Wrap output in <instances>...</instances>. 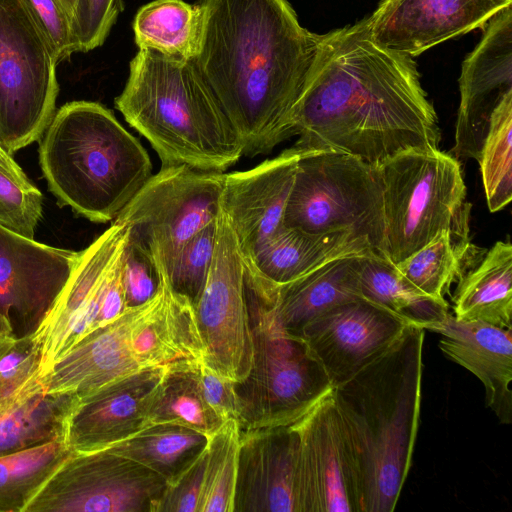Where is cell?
Listing matches in <instances>:
<instances>
[{
    "mask_svg": "<svg viewBox=\"0 0 512 512\" xmlns=\"http://www.w3.org/2000/svg\"><path fill=\"white\" fill-rule=\"evenodd\" d=\"M454 317L512 329V245L497 241L480 263L462 273L453 298Z\"/></svg>",
    "mask_w": 512,
    "mask_h": 512,
    "instance_id": "27",
    "label": "cell"
},
{
    "mask_svg": "<svg viewBox=\"0 0 512 512\" xmlns=\"http://www.w3.org/2000/svg\"><path fill=\"white\" fill-rule=\"evenodd\" d=\"M194 313L203 362L234 383L249 375L253 340L246 296V273L237 241L220 207L212 263Z\"/></svg>",
    "mask_w": 512,
    "mask_h": 512,
    "instance_id": "12",
    "label": "cell"
},
{
    "mask_svg": "<svg viewBox=\"0 0 512 512\" xmlns=\"http://www.w3.org/2000/svg\"><path fill=\"white\" fill-rule=\"evenodd\" d=\"M40 365L41 354L32 335L17 336L0 358V415L43 392Z\"/></svg>",
    "mask_w": 512,
    "mask_h": 512,
    "instance_id": "37",
    "label": "cell"
},
{
    "mask_svg": "<svg viewBox=\"0 0 512 512\" xmlns=\"http://www.w3.org/2000/svg\"><path fill=\"white\" fill-rule=\"evenodd\" d=\"M126 307L149 301L161 284L159 269L146 248L129 237L122 259Z\"/></svg>",
    "mask_w": 512,
    "mask_h": 512,
    "instance_id": "41",
    "label": "cell"
},
{
    "mask_svg": "<svg viewBox=\"0 0 512 512\" xmlns=\"http://www.w3.org/2000/svg\"><path fill=\"white\" fill-rule=\"evenodd\" d=\"M79 251L39 243L0 224V314L33 333L63 289Z\"/></svg>",
    "mask_w": 512,
    "mask_h": 512,
    "instance_id": "16",
    "label": "cell"
},
{
    "mask_svg": "<svg viewBox=\"0 0 512 512\" xmlns=\"http://www.w3.org/2000/svg\"><path fill=\"white\" fill-rule=\"evenodd\" d=\"M408 323L364 297L319 315L301 337L321 362L335 388L383 353Z\"/></svg>",
    "mask_w": 512,
    "mask_h": 512,
    "instance_id": "17",
    "label": "cell"
},
{
    "mask_svg": "<svg viewBox=\"0 0 512 512\" xmlns=\"http://www.w3.org/2000/svg\"><path fill=\"white\" fill-rule=\"evenodd\" d=\"M478 162L488 208L497 212L512 199V95L493 112Z\"/></svg>",
    "mask_w": 512,
    "mask_h": 512,
    "instance_id": "35",
    "label": "cell"
},
{
    "mask_svg": "<svg viewBox=\"0 0 512 512\" xmlns=\"http://www.w3.org/2000/svg\"><path fill=\"white\" fill-rule=\"evenodd\" d=\"M71 453L66 438H62L0 457V512H25Z\"/></svg>",
    "mask_w": 512,
    "mask_h": 512,
    "instance_id": "33",
    "label": "cell"
},
{
    "mask_svg": "<svg viewBox=\"0 0 512 512\" xmlns=\"http://www.w3.org/2000/svg\"><path fill=\"white\" fill-rule=\"evenodd\" d=\"M369 253H375L369 242L351 232L313 234L283 226L242 261L246 281L257 288L271 290L334 259Z\"/></svg>",
    "mask_w": 512,
    "mask_h": 512,
    "instance_id": "24",
    "label": "cell"
},
{
    "mask_svg": "<svg viewBox=\"0 0 512 512\" xmlns=\"http://www.w3.org/2000/svg\"><path fill=\"white\" fill-rule=\"evenodd\" d=\"M57 63L19 0H0V144L41 139L56 113Z\"/></svg>",
    "mask_w": 512,
    "mask_h": 512,
    "instance_id": "9",
    "label": "cell"
},
{
    "mask_svg": "<svg viewBox=\"0 0 512 512\" xmlns=\"http://www.w3.org/2000/svg\"><path fill=\"white\" fill-rule=\"evenodd\" d=\"M198 375L205 400L224 420L239 418V404L235 383L222 377L203 361L199 363Z\"/></svg>",
    "mask_w": 512,
    "mask_h": 512,
    "instance_id": "44",
    "label": "cell"
},
{
    "mask_svg": "<svg viewBox=\"0 0 512 512\" xmlns=\"http://www.w3.org/2000/svg\"><path fill=\"white\" fill-rule=\"evenodd\" d=\"M161 284L131 333V346L141 369L203 361L204 349L194 307L175 293L159 270Z\"/></svg>",
    "mask_w": 512,
    "mask_h": 512,
    "instance_id": "25",
    "label": "cell"
},
{
    "mask_svg": "<svg viewBox=\"0 0 512 512\" xmlns=\"http://www.w3.org/2000/svg\"><path fill=\"white\" fill-rule=\"evenodd\" d=\"M224 173L187 165L163 166L152 175L114 221L166 269L183 245L220 211Z\"/></svg>",
    "mask_w": 512,
    "mask_h": 512,
    "instance_id": "10",
    "label": "cell"
},
{
    "mask_svg": "<svg viewBox=\"0 0 512 512\" xmlns=\"http://www.w3.org/2000/svg\"><path fill=\"white\" fill-rule=\"evenodd\" d=\"M293 147L379 166L411 149H437V114L411 56L377 45L367 18L322 35L296 106Z\"/></svg>",
    "mask_w": 512,
    "mask_h": 512,
    "instance_id": "1",
    "label": "cell"
},
{
    "mask_svg": "<svg viewBox=\"0 0 512 512\" xmlns=\"http://www.w3.org/2000/svg\"><path fill=\"white\" fill-rule=\"evenodd\" d=\"M40 140L49 190L60 206L92 222L114 221L152 176L142 144L97 102L66 103Z\"/></svg>",
    "mask_w": 512,
    "mask_h": 512,
    "instance_id": "5",
    "label": "cell"
},
{
    "mask_svg": "<svg viewBox=\"0 0 512 512\" xmlns=\"http://www.w3.org/2000/svg\"><path fill=\"white\" fill-rule=\"evenodd\" d=\"M128 239V226L113 221L91 244L79 251L63 289L31 333L41 354L40 378L61 356L96 329L110 270Z\"/></svg>",
    "mask_w": 512,
    "mask_h": 512,
    "instance_id": "14",
    "label": "cell"
},
{
    "mask_svg": "<svg viewBox=\"0 0 512 512\" xmlns=\"http://www.w3.org/2000/svg\"><path fill=\"white\" fill-rule=\"evenodd\" d=\"M123 252L116 259L110 270L96 329L113 321L127 309L122 272Z\"/></svg>",
    "mask_w": 512,
    "mask_h": 512,
    "instance_id": "45",
    "label": "cell"
},
{
    "mask_svg": "<svg viewBox=\"0 0 512 512\" xmlns=\"http://www.w3.org/2000/svg\"><path fill=\"white\" fill-rule=\"evenodd\" d=\"M240 427L228 419L208 438L199 512H233Z\"/></svg>",
    "mask_w": 512,
    "mask_h": 512,
    "instance_id": "36",
    "label": "cell"
},
{
    "mask_svg": "<svg viewBox=\"0 0 512 512\" xmlns=\"http://www.w3.org/2000/svg\"><path fill=\"white\" fill-rule=\"evenodd\" d=\"M332 391L292 423L298 435L297 512H361L353 446Z\"/></svg>",
    "mask_w": 512,
    "mask_h": 512,
    "instance_id": "13",
    "label": "cell"
},
{
    "mask_svg": "<svg viewBox=\"0 0 512 512\" xmlns=\"http://www.w3.org/2000/svg\"><path fill=\"white\" fill-rule=\"evenodd\" d=\"M166 488L159 474L107 449L72 451L25 512H156Z\"/></svg>",
    "mask_w": 512,
    "mask_h": 512,
    "instance_id": "11",
    "label": "cell"
},
{
    "mask_svg": "<svg viewBox=\"0 0 512 512\" xmlns=\"http://www.w3.org/2000/svg\"><path fill=\"white\" fill-rule=\"evenodd\" d=\"M217 238V219L189 239L169 266L159 269L170 288L194 306L205 286Z\"/></svg>",
    "mask_w": 512,
    "mask_h": 512,
    "instance_id": "38",
    "label": "cell"
},
{
    "mask_svg": "<svg viewBox=\"0 0 512 512\" xmlns=\"http://www.w3.org/2000/svg\"><path fill=\"white\" fill-rule=\"evenodd\" d=\"M424 329L408 324L333 397L355 455L361 512H391L407 478L417 436Z\"/></svg>",
    "mask_w": 512,
    "mask_h": 512,
    "instance_id": "3",
    "label": "cell"
},
{
    "mask_svg": "<svg viewBox=\"0 0 512 512\" xmlns=\"http://www.w3.org/2000/svg\"><path fill=\"white\" fill-rule=\"evenodd\" d=\"M57 65L78 52L71 19L59 0H19Z\"/></svg>",
    "mask_w": 512,
    "mask_h": 512,
    "instance_id": "39",
    "label": "cell"
},
{
    "mask_svg": "<svg viewBox=\"0 0 512 512\" xmlns=\"http://www.w3.org/2000/svg\"><path fill=\"white\" fill-rule=\"evenodd\" d=\"M462 64L451 155L478 162L495 109L512 95V6L495 14Z\"/></svg>",
    "mask_w": 512,
    "mask_h": 512,
    "instance_id": "15",
    "label": "cell"
},
{
    "mask_svg": "<svg viewBox=\"0 0 512 512\" xmlns=\"http://www.w3.org/2000/svg\"><path fill=\"white\" fill-rule=\"evenodd\" d=\"M207 459V446L167 488L156 512H199Z\"/></svg>",
    "mask_w": 512,
    "mask_h": 512,
    "instance_id": "43",
    "label": "cell"
},
{
    "mask_svg": "<svg viewBox=\"0 0 512 512\" xmlns=\"http://www.w3.org/2000/svg\"><path fill=\"white\" fill-rule=\"evenodd\" d=\"M300 152L291 147L252 169L224 174L220 207L242 259L251 256L284 226Z\"/></svg>",
    "mask_w": 512,
    "mask_h": 512,
    "instance_id": "19",
    "label": "cell"
},
{
    "mask_svg": "<svg viewBox=\"0 0 512 512\" xmlns=\"http://www.w3.org/2000/svg\"><path fill=\"white\" fill-rule=\"evenodd\" d=\"M202 19L198 3L154 0L142 6L135 16V43L139 49L190 61L198 50Z\"/></svg>",
    "mask_w": 512,
    "mask_h": 512,
    "instance_id": "29",
    "label": "cell"
},
{
    "mask_svg": "<svg viewBox=\"0 0 512 512\" xmlns=\"http://www.w3.org/2000/svg\"><path fill=\"white\" fill-rule=\"evenodd\" d=\"M467 236L442 231L428 244L395 264V267L423 293L434 298H444L452 281L463 272L462 263L468 248Z\"/></svg>",
    "mask_w": 512,
    "mask_h": 512,
    "instance_id": "34",
    "label": "cell"
},
{
    "mask_svg": "<svg viewBox=\"0 0 512 512\" xmlns=\"http://www.w3.org/2000/svg\"><path fill=\"white\" fill-rule=\"evenodd\" d=\"M43 197L37 189L28 190L0 170V224L34 239L42 217Z\"/></svg>",
    "mask_w": 512,
    "mask_h": 512,
    "instance_id": "40",
    "label": "cell"
},
{
    "mask_svg": "<svg viewBox=\"0 0 512 512\" xmlns=\"http://www.w3.org/2000/svg\"><path fill=\"white\" fill-rule=\"evenodd\" d=\"M208 437L186 427L154 424L108 451L136 461L173 483L204 451Z\"/></svg>",
    "mask_w": 512,
    "mask_h": 512,
    "instance_id": "30",
    "label": "cell"
},
{
    "mask_svg": "<svg viewBox=\"0 0 512 512\" xmlns=\"http://www.w3.org/2000/svg\"><path fill=\"white\" fill-rule=\"evenodd\" d=\"M191 63L229 119L243 155L270 153L293 136L296 106L322 35L302 27L287 0H200Z\"/></svg>",
    "mask_w": 512,
    "mask_h": 512,
    "instance_id": "2",
    "label": "cell"
},
{
    "mask_svg": "<svg viewBox=\"0 0 512 512\" xmlns=\"http://www.w3.org/2000/svg\"><path fill=\"white\" fill-rule=\"evenodd\" d=\"M168 366L142 369L79 398L66 441L72 451H92L148 427V415Z\"/></svg>",
    "mask_w": 512,
    "mask_h": 512,
    "instance_id": "21",
    "label": "cell"
},
{
    "mask_svg": "<svg viewBox=\"0 0 512 512\" xmlns=\"http://www.w3.org/2000/svg\"><path fill=\"white\" fill-rule=\"evenodd\" d=\"M382 186L385 258L397 264L442 231L468 234L470 205L460 162L437 149H411L376 167Z\"/></svg>",
    "mask_w": 512,
    "mask_h": 512,
    "instance_id": "7",
    "label": "cell"
},
{
    "mask_svg": "<svg viewBox=\"0 0 512 512\" xmlns=\"http://www.w3.org/2000/svg\"><path fill=\"white\" fill-rule=\"evenodd\" d=\"M59 1L62 4L65 11L67 12L68 16L70 17L71 23H72V18L74 16V13H75V10H76L79 0H59Z\"/></svg>",
    "mask_w": 512,
    "mask_h": 512,
    "instance_id": "48",
    "label": "cell"
},
{
    "mask_svg": "<svg viewBox=\"0 0 512 512\" xmlns=\"http://www.w3.org/2000/svg\"><path fill=\"white\" fill-rule=\"evenodd\" d=\"M253 364L235 383L240 431L290 425L332 390L321 362L301 336L276 319L271 298L246 283Z\"/></svg>",
    "mask_w": 512,
    "mask_h": 512,
    "instance_id": "6",
    "label": "cell"
},
{
    "mask_svg": "<svg viewBox=\"0 0 512 512\" xmlns=\"http://www.w3.org/2000/svg\"><path fill=\"white\" fill-rule=\"evenodd\" d=\"M431 331L439 348L474 374L485 389V404L503 424L512 422V329L482 321H461L451 314Z\"/></svg>",
    "mask_w": 512,
    "mask_h": 512,
    "instance_id": "23",
    "label": "cell"
},
{
    "mask_svg": "<svg viewBox=\"0 0 512 512\" xmlns=\"http://www.w3.org/2000/svg\"><path fill=\"white\" fill-rule=\"evenodd\" d=\"M144 306L127 308L69 349L39 379L43 392L82 398L142 370L132 350L131 333Z\"/></svg>",
    "mask_w": 512,
    "mask_h": 512,
    "instance_id": "22",
    "label": "cell"
},
{
    "mask_svg": "<svg viewBox=\"0 0 512 512\" xmlns=\"http://www.w3.org/2000/svg\"><path fill=\"white\" fill-rule=\"evenodd\" d=\"M0 170L10 176L15 182L21 185L23 188L32 190L36 187L29 180L27 175L21 169V167L12 158L0 144Z\"/></svg>",
    "mask_w": 512,
    "mask_h": 512,
    "instance_id": "46",
    "label": "cell"
},
{
    "mask_svg": "<svg viewBox=\"0 0 512 512\" xmlns=\"http://www.w3.org/2000/svg\"><path fill=\"white\" fill-rule=\"evenodd\" d=\"M511 4L512 0H382L367 23L377 45L413 57L485 27Z\"/></svg>",
    "mask_w": 512,
    "mask_h": 512,
    "instance_id": "18",
    "label": "cell"
},
{
    "mask_svg": "<svg viewBox=\"0 0 512 512\" xmlns=\"http://www.w3.org/2000/svg\"><path fill=\"white\" fill-rule=\"evenodd\" d=\"M115 106L163 166L223 172L243 156L238 134L189 60L139 49Z\"/></svg>",
    "mask_w": 512,
    "mask_h": 512,
    "instance_id": "4",
    "label": "cell"
},
{
    "mask_svg": "<svg viewBox=\"0 0 512 512\" xmlns=\"http://www.w3.org/2000/svg\"><path fill=\"white\" fill-rule=\"evenodd\" d=\"M199 363L167 367L149 411L148 426L178 425L208 438L221 428L226 420L204 398L198 375Z\"/></svg>",
    "mask_w": 512,
    "mask_h": 512,
    "instance_id": "32",
    "label": "cell"
},
{
    "mask_svg": "<svg viewBox=\"0 0 512 512\" xmlns=\"http://www.w3.org/2000/svg\"><path fill=\"white\" fill-rule=\"evenodd\" d=\"M122 9V0H79L72 18L78 52L101 46Z\"/></svg>",
    "mask_w": 512,
    "mask_h": 512,
    "instance_id": "42",
    "label": "cell"
},
{
    "mask_svg": "<svg viewBox=\"0 0 512 512\" xmlns=\"http://www.w3.org/2000/svg\"><path fill=\"white\" fill-rule=\"evenodd\" d=\"M363 255L329 261L298 279L266 290L274 315L289 333L300 336L306 324L342 303L362 297L359 268Z\"/></svg>",
    "mask_w": 512,
    "mask_h": 512,
    "instance_id": "26",
    "label": "cell"
},
{
    "mask_svg": "<svg viewBox=\"0 0 512 512\" xmlns=\"http://www.w3.org/2000/svg\"><path fill=\"white\" fill-rule=\"evenodd\" d=\"M297 459L292 424L240 431L233 512H297Z\"/></svg>",
    "mask_w": 512,
    "mask_h": 512,
    "instance_id": "20",
    "label": "cell"
},
{
    "mask_svg": "<svg viewBox=\"0 0 512 512\" xmlns=\"http://www.w3.org/2000/svg\"><path fill=\"white\" fill-rule=\"evenodd\" d=\"M78 401L75 394L40 392L0 415V457L66 438Z\"/></svg>",
    "mask_w": 512,
    "mask_h": 512,
    "instance_id": "31",
    "label": "cell"
},
{
    "mask_svg": "<svg viewBox=\"0 0 512 512\" xmlns=\"http://www.w3.org/2000/svg\"><path fill=\"white\" fill-rule=\"evenodd\" d=\"M284 226L308 233L351 232L385 258L380 177L375 166L334 151H301Z\"/></svg>",
    "mask_w": 512,
    "mask_h": 512,
    "instance_id": "8",
    "label": "cell"
},
{
    "mask_svg": "<svg viewBox=\"0 0 512 512\" xmlns=\"http://www.w3.org/2000/svg\"><path fill=\"white\" fill-rule=\"evenodd\" d=\"M359 281L362 297L384 307L408 324L431 331L449 315L444 298L423 293L394 264L376 253L361 256Z\"/></svg>",
    "mask_w": 512,
    "mask_h": 512,
    "instance_id": "28",
    "label": "cell"
},
{
    "mask_svg": "<svg viewBox=\"0 0 512 512\" xmlns=\"http://www.w3.org/2000/svg\"><path fill=\"white\" fill-rule=\"evenodd\" d=\"M16 338L17 334L12 323L0 314V358L12 347Z\"/></svg>",
    "mask_w": 512,
    "mask_h": 512,
    "instance_id": "47",
    "label": "cell"
}]
</instances>
